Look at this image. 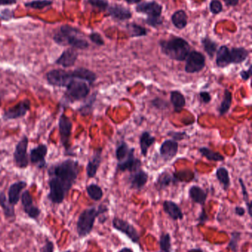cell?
<instances>
[{
  "mask_svg": "<svg viewBox=\"0 0 252 252\" xmlns=\"http://www.w3.org/2000/svg\"><path fill=\"white\" fill-rule=\"evenodd\" d=\"M81 170L79 162L68 158L55 163L49 167V192L47 199L53 204H62L72 187L76 183Z\"/></svg>",
  "mask_w": 252,
  "mask_h": 252,
  "instance_id": "1",
  "label": "cell"
},
{
  "mask_svg": "<svg viewBox=\"0 0 252 252\" xmlns=\"http://www.w3.org/2000/svg\"><path fill=\"white\" fill-rule=\"evenodd\" d=\"M53 40L57 45L75 50H84L90 47L88 41L83 38L81 30L70 25H62L53 35Z\"/></svg>",
  "mask_w": 252,
  "mask_h": 252,
  "instance_id": "2",
  "label": "cell"
},
{
  "mask_svg": "<svg viewBox=\"0 0 252 252\" xmlns=\"http://www.w3.org/2000/svg\"><path fill=\"white\" fill-rule=\"evenodd\" d=\"M158 45L164 56L176 62H184L191 51L189 41L177 35L159 40Z\"/></svg>",
  "mask_w": 252,
  "mask_h": 252,
  "instance_id": "3",
  "label": "cell"
},
{
  "mask_svg": "<svg viewBox=\"0 0 252 252\" xmlns=\"http://www.w3.org/2000/svg\"><path fill=\"white\" fill-rule=\"evenodd\" d=\"M109 208L105 204H100L99 207H90L81 212L76 222V232L78 238H84L88 236L93 228L96 219L105 213H108Z\"/></svg>",
  "mask_w": 252,
  "mask_h": 252,
  "instance_id": "4",
  "label": "cell"
},
{
  "mask_svg": "<svg viewBox=\"0 0 252 252\" xmlns=\"http://www.w3.org/2000/svg\"><path fill=\"white\" fill-rule=\"evenodd\" d=\"M250 54V52L244 47L229 48L227 45H222L216 52V63L219 68L241 64L248 59Z\"/></svg>",
  "mask_w": 252,
  "mask_h": 252,
  "instance_id": "5",
  "label": "cell"
},
{
  "mask_svg": "<svg viewBox=\"0 0 252 252\" xmlns=\"http://www.w3.org/2000/svg\"><path fill=\"white\" fill-rule=\"evenodd\" d=\"M65 88L66 92L62 97V103L66 105L84 100L90 93V84L80 80H71Z\"/></svg>",
  "mask_w": 252,
  "mask_h": 252,
  "instance_id": "6",
  "label": "cell"
},
{
  "mask_svg": "<svg viewBox=\"0 0 252 252\" xmlns=\"http://www.w3.org/2000/svg\"><path fill=\"white\" fill-rule=\"evenodd\" d=\"M29 139L26 135H23L20 140L16 144L13 154V162L19 169H26L29 165V156L28 154V147Z\"/></svg>",
  "mask_w": 252,
  "mask_h": 252,
  "instance_id": "7",
  "label": "cell"
},
{
  "mask_svg": "<svg viewBox=\"0 0 252 252\" xmlns=\"http://www.w3.org/2000/svg\"><path fill=\"white\" fill-rule=\"evenodd\" d=\"M112 226L115 230L125 235L133 244H140V233L130 222L118 217H114L112 220Z\"/></svg>",
  "mask_w": 252,
  "mask_h": 252,
  "instance_id": "8",
  "label": "cell"
},
{
  "mask_svg": "<svg viewBox=\"0 0 252 252\" xmlns=\"http://www.w3.org/2000/svg\"><path fill=\"white\" fill-rule=\"evenodd\" d=\"M59 131L60 136V142L63 148H65L66 154H72L71 150V139L72 135V123L69 118L65 114L62 113L59 117Z\"/></svg>",
  "mask_w": 252,
  "mask_h": 252,
  "instance_id": "9",
  "label": "cell"
},
{
  "mask_svg": "<svg viewBox=\"0 0 252 252\" xmlns=\"http://www.w3.org/2000/svg\"><path fill=\"white\" fill-rule=\"evenodd\" d=\"M46 80L49 85L65 88L71 80L73 79L71 71L62 69H53L46 73Z\"/></svg>",
  "mask_w": 252,
  "mask_h": 252,
  "instance_id": "10",
  "label": "cell"
},
{
  "mask_svg": "<svg viewBox=\"0 0 252 252\" xmlns=\"http://www.w3.org/2000/svg\"><path fill=\"white\" fill-rule=\"evenodd\" d=\"M185 62V72L189 74L197 73L205 68L206 56L198 50H191Z\"/></svg>",
  "mask_w": 252,
  "mask_h": 252,
  "instance_id": "11",
  "label": "cell"
},
{
  "mask_svg": "<svg viewBox=\"0 0 252 252\" xmlns=\"http://www.w3.org/2000/svg\"><path fill=\"white\" fill-rule=\"evenodd\" d=\"M135 11L140 14L146 15V19H155L162 16L163 5L155 0L142 1L136 4Z\"/></svg>",
  "mask_w": 252,
  "mask_h": 252,
  "instance_id": "12",
  "label": "cell"
},
{
  "mask_svg": "<svg viewBox=\"0 0 252 252\" xmlns=\"http://www.w3.org/2000/svg\"><path fill=\"white\" fill-rule=\"evenodd\" d=\"M31 102L28 99L21 100L13 107L5 109L3 112L2 119L4 121H12L23 118L31 110Z\"/></svg>",
  "mask_w": 252,
  "mask_h": 252,
  "instance_id": "13",
  "label": "cell"
},
{
  "mask_svg": "<svg viewBox=\"0 0 252 252\" xmlns=\"http://www.w3.org/2000/svg\"><path fill=\"white\" fill-rule=\"evenodd\" d=\"M21 202L24 213L32 220H37L41 215V210L34 204V198L28 189L24 191L21 195Z\"/></svg>",
  "mask_w": 252,
  "mask_h": 252,
  "instance_id": "14",
  "label": "cell"
},
{
  "mask_svg": "<svg viewBox=\"0 0 252 252\" xmlns=\"http://www.w3.org/2000/svg\"><path fill=\"white\" fill-rule=\"evenodd\" d=\"M47 152H48V148L47 145L45 144H39L33 148L30 151L29 161L37 168H45L47 166L45 159Z\"/></svg>",
  "mask_w": 252,
  "mask_h": 252,
  "instance_id": "15",
  "label": "cell"
},
{
  "mask_svg": "<svg viewBox=\"0 0 252 252\" xmlns=\"http://www.w3.org/2000/svg\"><path fill=\"white\" fill-rule=\"evenodd\" d=\"M108 16L116 22H123L130 20L133 18V13L129 7L121 4H109L108 10Z\"/></svg>",
  "mask_w": 252,
  "mask_h": 252,
  "instance_id": "16",
  "label": "cell"
},
{
  "mask_svg": "<svg viewBox=\"0 0 252 252\" xmlns=\"http://www.w3.org/2000/svg\"><path fill=\"white\" fill-rule=\"evenodd\" d=\"M149 180V174L142 168L130 173L128 177L130 188L136 190H141L144 188Z\"/></svg>",
  "mask_w": 252,
  "mask_h": 252,
  "instance_id": "17",
  "label": "cell"
},
{
  "mask_svg": "<svg viewBox=\"0 0 252 252\" xmlns=\"http://www.w3.org/2000/svg\"><path fill=\"white\" fill-rule=\"evenodd\" d=\"M78 58V53L77 50L69 47L64 50L59 58L55 61V64L63 68L72 67L76 63Z\"/></svg>",
  "mask_w": 252,
  "mask_h": 252,
  "instance_id": "18",
  "label": "cell"
},
{
  "mask_svg": "<svg viewBox=\"0 0 252 252\" xmlns=\"http://www.w3.org/2000/svg\"><path fill=\"white\" fill-rule=\"evenodd\" d=\"M179 142L173 139H167L160 147V156L164 161H171L179 153Z\"/></svg>",
  "mask_w": 252,
  "mask_h": 252,
  "instance_id": "19",
  "label": "cell"
},
{
  "mask_svg": "<svg viewBox=\"0 0 252 252\" xmlns=\"http://www.w3.org/2000/svg\"><path fill=\"white\" fill-rule=\"evenodd\" d=\"M102 148L94 150L91 158L89 159L86 166V173L88 179L96 177L98 170L102 162Z\"/></svg>",
  "mask_w": 252,
  "mask_h": 252,
  "instance_id": "20",
  "label": "cell"
},
{
  "mask_svg": "<svg viewBox=\"0 0 252 252\" xmlns=\"http://www.w3.org/2000/svg\"><path fill=\"white\" fill-rule=\"evenodd\" d=\"M179 182V179L170 171H163L157 177L155 182V189L158 191H162L172 185H176Z\"/></svg>",
  "mask_w": 252,
  "mask_h": 252,
  "instance_id": "21",
  "label": "cell"
},
{
  "mask_svg": "<svg viewBox=\"0 0 252 252\" xmlns=\"http://www.w3.org/2000/svg\"><path fill=\"white\" fill-rule=\"evenodd\" d=\"M163 210L170 219L175 221L183 220L184 218V214L179 204L170 200H166L163 202Z\"/></svg>",
  "mask_w": 252,
  "mask_h": 252,
  "instance_id": "22",
  "label": "cell"
},
{
  "mask_svg": "<svg viewBox=\"0 0 252 252\" xmlns=\"http://www.w3.org/2000/svg\"><path fill=\"white\" fill-rule=\"evenodd\" d=\"M27 187L25 181H18L10 185L7 191V200L11 205L16 206L20 200L22 190Z\"/></svg>",
  "mask_w": 252,
  "mask_h": 252,
  "instance_id": "23",
  "label": "cell"
},
{
  "mask_svg": "<svg viewBox=\"0 0 252 252\" xmlns=\"http://www.w3.org/2000/svg\"><path fill=\"white\" fill-rule=\"evenodd\" d=\"M142 163L141 159L135 157V154L130 155L121 162L117 163V170L120 172L128 171L130 173L136 171L142 168Z\"/></svg>",
  "mask_w": 252,
  "mask_h": 252,
  "instance_id": "24",
  "label": "cell"
},
{
  "mask_svg": "<svg viewBox=\"0 0 252 252\" xmlns=\"http://www.w3.org/2000/svg\"><path fill=\"white\" fill-rule=\"evenodd\" d=\"M71 73L73 79L85 81L90 85L94 84L98 78L94 72L85 67L75 68L73 70H71Z\"/></svg>",
  "mask_w": 252,
  "mask_h": 252,
  "instance_id": "25",
  "label": "cell"
},
{
  "mask_svg": "<svg viewBox=\"0 0 252 252\" xmlns=\"http://www.w3.org/2000/svg\"><path fill=\"white\" fill-rule=\"evenodd\" d=\"M189 196L194 203L204 207L208 198V192L201 187L193 185L189 189Z\"/></svg>",
  "mask_w": 252,
  "mask_h": 252,
  "instance_id": "26",
  "label": "cell"
},
{
  "mask_svg": "<svg viewBox=\"0 0 252 252\" xmlns=\"http://www.w3.org/2000/svg\"><path fill=\"white\" fill-rule=\"evenodd\" d=\"M125 29L130 38H142L148 35L149 30L136 22H128L126 24Z\"/></svg>",
  "mask_w": 252,
  "mask_h": 252,
  "instance_id": "27",
  "label": "cell"
},
{
  "mask_svg": "<svg viewBox=\"0 0 252 252\" xmlns=\"http://www.w3.org/2000/svg\"><path fill=\"white\" fill-rule=\"evenodd\" d=\"M171 22L176 29L181 31L188 25V15L183 9L176 10L171 16Z\"/></svg>",
  "mask_w": 252,
  "mask_h": 252,
  "instance_id": "28",
  "label": "cell"
},
{
  "mask_svg": "<svg viewBox=\"0 0 252 252\" xmlns=\"http://www.w3.org/2000/svg\"><path fill=\"white\" fill-rule=\"evenodd\" d=\"M155 142H156V138L152 136L149 132L145 130L141 134L139 138V146L143 157H147L149 148Z\"/></svg>",
  "mask_w": 252,
  "mask_h": 252,
  "instance_id": "29",
  "label": "cell"
},
{
  "mask_svg": "<svg viewBox=\"0 0 252 252\" xmlns=\"http://www.w3.org/2000/svg\"><path fill=\"white\" fill-rule=\"evenodd\" d=\"M135 151L136 149L134 148H130L127 142L121 141L115 148V158L118 162H121L132 154H135Z\"/></svg>",
  "mask_w": 252,
  "mask_h": 252,
  "instance_id": "30",
  "label": "cell"
},
{
  "mask_svg": "<svg viewBox=\"0 0 252 252\" xmlns=\"http://www.w3.org/2000/svg\"><path fill=\"white\" fill-rule=\"evenodd\" d=\"M0 207L6 219H12L16 217L15 207L9 203L5 192L2 190H0Z\"/></svg>",
  "mask_w": 252,
  "mask_h": 252,
  "instance_id": "31",
  "label": "cell"
},
{
  "mask_svg": "<svg viewBox=\"0 0 252 252\" xmlns=\"http://www.w3.org/2000/svg\"><path fill=\"white\" fill-rule=\"evenodd\" d=\"M170 102L177 113L181 112L186 106V97L179 90H173L170 93Z\"/></svg>",
  "mask_w": 252,
  "mask_h": 252,
  "instance_id": "32",
  "label": "cell"
},
{
  "mask_svg": "<svg viewBox=\"0 0 252 252\" xmlns=\"http://www.w3.org/2000/svg\"><path fill=\"white\" fill-rule=\"evenodd\" d=\"M201 43L203 49H204V51L207 53L209 58L210 59H214L216 52H217V49H218V44L215 40H213V38H210L209 35L202 37L201 38Z\"/></svg>",
  "mask_w": 252,
  "mask_h": 252,
  "instance_id": "33",
  "label": "cell"
},
{
  "mask_svg": "<svg viewBox=\"0 0 252 252\" xmlns=\"http://www.w3.org/2000/svg\"><path fill=\"white\" fill-rule=\"evenodd\" d=\"M216 176L219 183L221 185L223 189L225 191H227L231 186V179L229 170L225 167H218L216 170Z\"/></svg>",
  "mask_w": 252,
  "mask_h": 252,
  "instance_id": "34",
  "label": "cell"
},
{
  "mask_svg": "<svg viewBox=\"0 0 252 252\" xmlns=\"http://www.w3.org/2000/svg\"><path fill=\"white\" fill-rule=\"evenodd\" d=\"M96 97H97V93H93L85 102L84 104L81 105L80 107L77 109V112L80 114L81 116H87L92 114L94 108V104L96 103Z\"/></svg>",
  "mask_w": 252,
  "mask_h": 252,
  "instance_id": "35",
  "label": "cell"
},
{
  "mask_svg": "<svg viewBox=\"0 0 252 252\" xmlns=\"http://www.w3.org/2000/svg\"><path fill=\"white\" fill-rule=\"evenodd\" d=\"M198 151L202 157H205L209 161H216V162L224 161V157L221 154L213 151L207 147H201L198 149Z\"/></svg>",
  "mask_w": 252,
  "mask_h": 252,
  "instance_id": "36",
  "label": "cell"
},
{
  "mask_svg": "<svg viewBox=\"0 0 252 252\" xmlns=\"http://www.w3.org/2000/svg\"><path fill=\"white\" fill-rule=\"evenodd\" d=\"M232 98L233 97H232V93L229 90H225L223 100L218 108L220 116H223L229 112L232 106Z\"/></svg>",
  "mask_w": 252,
  "mask_h": 252,
  "instance_id": "37",
  "label": "cell"
},
{
  "mask_svg": "<svg viewBox=\"0 0 252 252\" xmlns=\"http://www.w3.org/2000/svg\"><path fill=\"white\" fill-rule=\"evenodd\" d=\"M87 195L90 199L94 201H99L104 196V192L102 188L97 184L91 183L86 188Z\"/></svg>",
  "mask_w": 252,
  "mask_h": 252,
  "instance_id": "38",
  "label": "cell"
},
{
  "mask_svg": "<svg viewBox=\"0 0 252 252\" xmlns=\"http://www.w3.org/2000/svg\"><path fill=\"white\" fill-rule=\"evenodd\" d=\"M53 4L52 0H31L24 3V6L26 8L41 10L46 7H50Z\"/></svg>",
  "mask_w": 252,
  "mask_h": 252,
  "instance_id": "39",
  "label": "cell"
},
{
  "mask_svg": "<svg viewBox=\"0 0 252 252\" xmlns=\"http://www.w3.org/2000/svg\"><path fill=\"white\" fill-rule=\"evenodd\" d=\"M160 250L163 252H173L171 235L168 232L161 234L159 239Z\"/></svg>",
  "mask_w": 252,
  "mask_h": 252,
  "instance_id": "40",
  "label": "cell"
},
{
  "mask_svg": "<svg viewBox=\"0 0 252 252\" xmlns=\"http://www.w3.org/2000/svg\"><path fill=\"white\" fill-rule=\"evenodd\" d=\"M242 233L239 231H234L231 234L230 241L227 245V249L232 252H238L239 251V243L241 241Z\"/></svg>",
  "mask_w": 252,
  "mask_h": 252,
  "instance_id": "41",
  "label": "cell"
},
{
  "mask_svg": "<svg viewBox=\"0 0 252 252\" xmlns=\"http://www.w3.org/2000/svg\"><path fill=\"white\" fill-rule=\"evenodd\" d=\"M238 181H239L240 185H241L243 198H244V202H245L246 205H247V213H248L250 217H252V202L250 201V194H249L247 186H246L244 180L241 178H240Z\"/></svg>",
  "mask_w": 252,
  "mask_h": 252,
  "instance_id": "42",
  "label": "cell"
},
{
  "mask_svg": "<svg viewBox=\"0 0 252 252\" xmlns=\"http://www.w3.org/2000/svg\"><path fill=\"white\" fill-rule=\"evenodd\" d=\"M87 3L100 12H105L109 5L108 0H87Z\"/></svg>",
  "mask_w": 252,
  "mask_h": 252,
  "instance_id": "43",
  "label": "cell"
},
{
  "mask_svg": "<svg viewBox=\"0 0 252 252\" xmlns=\"http://www.w3.org/2000/svg\"><path fill=\"white\" fill-rule=\"evenodd\" d=\"M209 10L213 15H219L223 11V6L220 0H212L209 4Z\"/></svg>",
  "mask_w": 252,
  "mask_h": 252,
  "instance_id": "44",
  "label": "cell"
},
{
  "mask_svg": "<svg viewBox=\"0 0 252 252\" xmlns=\"http://www.w3.org/2000/svg\"><path fill=\"white\" fill-rule=\"evenodd\" d=\"M88 37L90 41L93 43V44H96V46L102 47V46L105 44V40H104L103 37H102V35H101L99 32L92 31V32L89 34Z\"/></svg>",
  "mask_w": 252,
  "mask_h": 252,
  "instance_id": "45",
  "label": "cell"
},
{
  "mask_svg": "<svg viewBox=\"0 0 252 252\" xmlns=\"http://www.w3.org/2000/svg\"><path fill=\"white\" fill-rule=\"evenodd\" d=\"M15 18L14 10L10 8L1 9L0 10V20L1 22H10Z\"/></svg>",
  "mask_w": 252,
  "mask_h": 252,
  "instance_id": "46",
  "label": "cell"
},
{
  "mask_svg": "<svg viewBox=\"0 0 252 252\" xmlns=\"http://www.w3.org/2000/svg\"><path fill=\"white\" fill-rule=\"evenodd\" d=\"M164 22V16H161L160 18H155V19H146L144 20V24H146L150 28H155V29H158L160 27L162 26Z\"/></svg>",
  "mask_w": 252,
  "mask_h": 252,
  "instance_id": "47",
  "label": "cell"
},
{
  "mask_svg": "<svg viewBox=\"0 0 252 252\" xmlns=\"http://www.w3.org/2000/svg\"><path fill=\"white\" fill-rule=\"evenodd\" d=\"M151 104L155 109L158 110H164V109H168L170 104L167 100L161 98V97H156L151 102Z\"/></svg>",
  "mask_w": 252,
  "mask_h": 252,
  "instance_id": "48",
  "label": "cell"
},
{
  "mask_svg": "<svg viewBox=\"0 0 252 252\" xmlns=\"http://www.w3.org/2000/svg\"><path fill=\"white\" fill-rule=\"evenodd\" d=\"M167 135L170 136L173 140L179 142V141L183 140V139H186L189 137L186 132L185 131H169L167 133Z\"/></svg>",
  "mask_w": 252,
  "mask_h": 252,
  "instance_id": "49",
  "label": "cell"
},
{
  "mask_svg": "<svg viewBox=\"0 0 252 252\" xmlns=\"http://www.w3.org/2000/svg\"><path fill=\"white\" fill-rule=\"evenodd\" d=\"M210 220V217H209L208 214H207V210L203 207L202 210H201V213L198 215V219H197V221H198V225H204Z\"/></svg>",
  "mask_w": 252,
  "mask_h": 252,
  "instance_id": "50",
  "label": "cell"
},
{
  "mask_svg": "<svg viewBox=\"0 0 252 252\" xmlns=\"http://www.w3.org/2000/svg\"><path fill=\"white\" fill-rule=\"evenodd\" d=\"M199 98L201 101L204 104H208L211 102L212 96L208 92H201L199 93Z\"/></svg>",
  "mask_w": 252,
  "mask_h": 252,
  "instance_id": "51",
  "label": "cell"
},
{
  "mask_svg": "<svg viewBox=\"0 0 252 252\" xmlns=\"http://www.w3.org/2000/svg\"><path fill=\"white\" fill-rule=\"evenodd\" d=\"M54 244L49 239L46 240L44 246L41 247V252H54Z\"/></svg>",
  "mask_w": 252,
  "mask_h": 252,
  "instance_id": "52",
  "label": "cell"
},
{
  "mask_svg": "<svg viewBox=\"0 0 252 252\" xmlns=\"http://www.w3.org/2000/svg\"><path fill=\"white\" fill-rule=\"evenodd\" d=\"M240 76L244 81H247L250 80L252 76V65L249 66L248 69L241 71L240 72Z\"/></svg>",
  "mask_w": 252,
  "mask_h": 252,
  "instance_id": "53",
  "label": "cell"
},
{
  "mask_svg": "<svg viewBox=\"0 0 252 252\" xmlns=\"http://www.w3.org/2000/svg\"><path fill=\"white\" fill-rule=\"evenodd\" d=\"M234 213H235L237 216L244 217L246 215V213H247V210H246L244 207H241V206H236L235 207V210H234Z\"/></svg>",
  "mask_w": 252,
  "mask_h": 252,
  "instance_id": "54",
  "label": "cell"
},
{
  "mask_svg": "<svg viewBox=\"0 0 252 252\" xmlns=\"http://www.w3.org/2000/svg\"><path fill=\"white\" fill-rule=\"evenodd\" d=\"M227 7H236L239 4L240 0H223Z\"/></svg>",
  "mask_w": 252,
  "mask_h": 252,
  "instance_id": "55",
  "label": "cell"
},
{
  "mask_svg": "<svg viewBox=\"0 0 252 252\" xmlns=\"http://www.w3.org/2000/svg\"><path fill=\"white\" fill-rule=\"evenodd\" d=\"M18 0H0V6L13 5L17 3Z\"/></svg>",
  "mask_w": 252,
  "mask_h": 252,
  "instance_id": "56",
  "label": "cell"
},
{
  "mask_svg": "<svg viewBox=\"0 0 252 252\" xmlns=\"http://www.w3.org/2000/svg\"><path fill=\"white\" fill-rule=\"evenodd\" d=\"M118 1H124V2L127 3V4H137L139 2L142 1V0H118Z\"/></svg>",
  "mask_w": 252,
  "mask_h": 252,
  "instance_id": "57",
  "label": "cell"
},
{
  "mask_svg": "<svg viewBox=\"0 0 252 252\" xmlns=\"http://www.w3.org/2000/svg\"><path fill=\"white\" fill-rule=\"evenodd\" d=\"M108 218L107 216H104V215H102V216H99V223H105V222L108 220Z\"/></svg>",
  "mask_w": 252,
  "mask_h": 252,
  "instance_id": "58",
  "label": "cell"
},
{
  "mask_svg": "<svg viewBox=\"0 0 252 252\" xmlns=\"http://www.w3.org/2000/svg\"><path fill=\"white\" fill-rule=\"evenodd\" d=\"M187 252H204V250L201 248H193L190 249V250H188Z\"/></svg>",
  "mask_w": 252,
  "mask_h": 252,
  "instance_id": "59",
  "label": "cell"
},
{
  "mask_svg": "<svg viewBox=\"0 0 252 252\" xmlns=\"http://www.w3.org/2000/svg\"><path fill=\"white\" fill-rule=\"evenodd\" d=\"M118 252H134L133 251V250H131L130 248H128V247H124V248L121 249Z\"/></svg>",
  "mask_w": 252,
  "mask_h": 252,
  "instance_id": "60",
  "label": "cell"
},
{
  "mask_svg": "<svg viewBox=\"0 0 252 252\" xmlns=\"http://www.w3.org/2000/svg\"><path fill=\"white\" fill-rule=\"evenodd\" d=\"M63 252H71V250H67V251H65Z\"/></svg>",
  "mask_w": 252,
  "mask_h": 252,
  "instance_id": "61",
  "label": "cell"
},
{
  "mask_svg": "<svg viewBox=\"0 0 252 252\" xmlns=\"http://www.w3.org/2000/svg\"></svg>",
  "mask_w": 252,
  "mask_h": 252,
  "instance_id": "62",
  "label": "cell"
}]
</instances>
